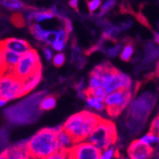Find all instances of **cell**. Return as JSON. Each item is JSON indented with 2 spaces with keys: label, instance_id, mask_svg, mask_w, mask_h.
Instances as JSON below:
<instances>
[{
  "label": "cell",
  "instance_id": "6da1fadb",
  "mask_svg": "<svg viewBox=\"0 0 159 159\" xmlns=\"http://www.w3.org/2000/svg\"><path fill=\"white\" fill-rule=\"evenodd\" d=\"M100 120V116L96 113L83 111L70 115L62 128L73 137L75 143H78L87 140Z\"/></svg>",
  "mask_w": 159,
  "mask_h": 159
},
{
  "label": "cell",
  "instance_id": "7a4b0ae2",
  "mask_svg": "<svg viewBox=\"0 0 159 159\" xmlns=\"http://www.w3.org/2000/svg\"><path fill=\"white\" fill-rule=\"evenodd\" d=\"M26 148L29 155L34 159H46L59 151L56 134L52 128L42 129L34 134L27 140Z\"/></svg>",
  "mask_w": 159,
  "mask_h": 159
},
{
  "label": "cell",
  "instance_id": "3957f363",
  "mask_svg": "<svg viewBox=\"0 0 159 159\" xmlns=\"http://www.w3.org/2000/svg\"><path fill=\"white\" fill-rule=\"evenodd\" d=\"M94 69L101 76L102 89L107 94L121 90H133V79L128 75L115 70L110 64L105 63Z\"/></svg>",
  "mask_w": 159,
  "mask_h": 159
},
{
  "label": "cell",
  "instance_id": "277c9868",
  "mask_svg": "<svg viewBox=\"0 0 159 159\" xmlns=\"http://www.w3.org/2000/svg\"><path fill=\"white\" fill-rule=\"evenodd\" d=\"M116 128L112 122L100 120L86 141L99 151H103L113 145L116 141Z\"/></svg>",
  "mask_w": 159,
  "mask_h": 159
},
{
  "label": "cell",
  "instance_id": "5b68a950",
  "mask_svg": "<svg viewBox=\"0 0 159 159\" xmlns=\"http://www.w3.org/2000/svg\"><path fill=\"white\" fill-rule=\"evenodd\" d=\"M39 70H41L39 55L35 50L31 49L28 52L20 56L18 63L14 67L11 73L18 79L23 81Z\"/></svg>",
  "mask_w": 159,
  "mask_h": 159
},
{
  "label": "cell",
  "instance_id": "8992f818",
  "mask_svg": "<svg viewBox=\"0 0 159 159\" xmlns=\"http://www.w3.org/2000/svg\"><path fill=\"white\" fill-rule=\"evenodd\" d=\"M133 90H121L108 93L104 99L105 109L111 116L121 113L132 102Z\"/></svg>",
  "mask_w": 159,
  "mask_h": 159
},
{
  "label": "cell",
  "instance_id": "52a82bcc",
  "mask_svg": "<svg viewBox=\"0 0 159 159\" xmlns=\"http://www.w3.org/2000/svg\"><path fill=\"white\" fill-rule=\"evenodd\" d=\"M22 96V81L11 71L0 74V98L6 102Z\"/></svg>",
  "mask_w": 159,
  "mask_h": 159
},
{
  "label": "cell",
  "instance_id": "ba28073f",
  "mask_svg": "<svg viewBox=\"0 0 159 159\" xmlns=\"http://www.w3.org/2000/svg\"><path fill=\"white\" fill-rule=\"evenodd\" d=\"M100 152L87 141L75 143V145L69 151L70 159H98Z\"/></svg>",
  "mask_w": 159,
  "mask_h": 159
},
{
  "label": "cell",
  "instance_id": "9c48e42d",
  "mask_svg": "<svg viewBox=\"0 0 159 159\" xmlns=\"http://www.w3.org/2000/svg\"><path fill=\"white\" fill-rule=\"evenodd\" d=\"M0 46L3 50L12 52L18 55H23L31 50L30 44L24 39L20 38H8L0 43Z\"/></svg>",
  "mask_w": 159,
  "mask_h": 159
},
{
  "label": "cell",
  "instance_id": "30bf717a",
  "mask_svg": "<svg viewBox=\"0 0 159 159\" xmlns=\"http://www.w3.org/2000/svg\"><path fill=\"white\" fill-rule=\"evenodd\" d=\"M153 150L146 147L136 140L134 141L128 149V155L129 159H150L152 156Z\"/></svg>",
  "mask_w": 159,
  "mask_h": 159
},
{
  "label": "cell",
  "instance_id": "8fae6325",
  "mask_svg": "<svg viewBox=\"0 0 159 159\" xmlns=\"http://www.w3.org/2000/svg\"><path fill=\"white\" fill-rule=\"evenodd\" d=\"M26 145H27V141L24 144H20V143L16 144V145L7 149L3 152V154L6 157V159H23L29 156Z\"/></svg>",
  "mask_w": 159,
  "mask_h": 159
},
{
  "label": "cell",
  "instance_id": "7c38bea8",
  "mask_svg": "<svg viewBox=\"0 0 159 159\" xmlns=\"http://www.w3.org/2000/svg\"><path fill=\"white\" fill-rule=\"evenodd\" d=\"M56 137H57V142H58L59 150L69 152L75 145V142L73 139V137H71L66 131H64L63 129L56 134Z\"/></svg>",
  "mask_w": 159,
  "mask_h": 159
},
{
  "label": "cell",
  "instance_id": "4fadbf2b",
  "mask_svg": "<svg viewBox=\"0 0 159 159\" xmlns=\"http://www.w3.org/2000/svg\"><path fill=\"white\" fill-rule=\"evenodd\" d=\"M41 80V70L35 71L34 75L22 81V96L27 93L33 91Z\"/></svg>",
  "mask_w": 159,
  "mask_h": 159
},
{
  "label": "cell",
  "instance_id": "5bb4252c",
  "mask_svg": "<svg viewBox=\"0 0 159 159\" xmlns=\"http://www.w3.org/2000/svg\"><path fill=\"white\" fill-rule=\"evenodd\" d=\"M19 59H20V55L7 50H3V61L7 71H11V73L14 67L18 63Z\"/></svg>",
  "mask_w": 159,
  "mask_h": 159
},
{
  "label": "cell",
  "instance_id": "9a60e30c",
  "mask_svg": "<svg viewBox=\"0 0 159 159\" xmlns=\"http://www.w3.org/2000/svg\"><path fill=\"white\" fill-rule=\"evenodd\" d=\"M30 30H31L32 34L34 35V37L37 41H39V42H44L48 30H46L45 28H43L41 26V24H38V23H33V24H31L30 25Z\"/></svg>",
  "mask_w": 159,
  "mask_h": 159
},
{
  "label": "cell",
  "instance_id": "2e32d148",
  "mask_svg": "<svg viewBox=\"0 0 159 159\" xmlns=\"http://www.w3.org/2000/svg\"><path fill=\"white\" fill-rule=\"evenodd\" d=\"M86 102L91 110L95 111H103L105 110V104L103 100H100L98 98H95L92 95L86 94Z\"/></svg>",
  "mask_w": 159,
  "mask_h": 159
},
{
  "label": "cell",
  "instance_id": "e0dca14e",
  "mask_svg": "<svg viewBox=\"0 0 159 159\" xmlns=\"http://www.w3.org/2000/svg\"><path fill=\"white\" fill-rule=\"evenodd\" d=\"M138 141L142 144V145L152 149V146L158 144V141H159L158 134H155V133H152V132L147 133L146 134H144L143 136H141L138 139Z\"/></svg>",
  "mask_w": 159,
  "mask_h": 159
},
{
  "label": "cell",
  "instance_id": "ac0fdd59",
  "mask_svg": "<svg viewBox=\"0 0 159 159\" xmlns=\"http://www.w3.org/2000/svg\"><path fill=\"white\" fill-rule=\"evenodd\" d=\"M54 17L55 16L50 11V10H39V11H34L33 21H34V23L41 24V22L52 20Z\"/></svg>",
  "mask_w": 159,
  "mask_h": 159
},
{
  "label": "cell",
  "instance_id": "d6986e66",
  "mask_svg": "<svg viewBox=\"0 0 159 159\" xmlns=\"http://www.w3.org/2000/svg\"><path fill=\"white\" fill-rule=\"evenodd\" d=\"M56 106V98L52 95H46L45 97H43L42 100L40 101L39 108L41 111H51Z\"/></svg>",
  "mask_w": 159,
  "mask_h": 159
},
{
  "label": "cell",
  "instance_id": "ffe728a7",
  "mask_svg": "<svg viewBox=\"0 0 159 159\" xmlns=\"http://www.w3.org/2000/svg\"><path fill=\"white\" fill-rule=\"evenodd\" d=\"M97 88H102V81H101V76L93 71H92V74L90 75L89 81H88V88L87 91H92Z\"/></svg>",
  "mask_w": 159,
  "mask_h": 159
},
{
  "label": "cell",
  "instance_id": "44dd1931",
  "mask_svg": "<svg viewBox=\"0 0 159 159\" xmlns=\"http://www.w3.org/2000/svg\"><path fill=\"white\" fill-rule=\"evenodd\" d=\"M134 45L132 43H128L126 44L124 47H122L121 51H120V57L123 61H129L131 58L134 55Z\"/></svg>",
  "mask_w": 159,
  "mask_h": 159
},
{
  "label": "cell",
  "instance_id": "7402d4cb",
  "mask_svg": "<svg viewBox=\"0 0 159 159\" xmlns=\"http://www.w3.org/2000/svg\"><path fill=\"white\" fill-rule=\"evenodd\" d=\"M3 6L11 11H19L24 9V3L21 0H3Z\"/></svg>",
  "mask_w": 159,
  "mask_h": 159
},
{
  "label": "cell",
  "instance_id": "603a6c76",
  "mask_svg": "<svg viewBox=\"0 0 159 159\" xmlns=\"http://www.w3.org/2000/svg\"><path fill=\"white\" fill-rule=\"evenodd\" d=\"M116 4V0H106V1L101 4V7H100V11L98 12L97 16H102L104 14H106L107 12H109L114 6Z\"/></svg>",
  "mask_w": 159,
  "mask_h": 159
},
{
  "label": "cell",
  "instance_id": "cb8c5ba5",
  "mask_svg": "<svg viewBox=\"0 0 159 159\" xmlns=\"http://www.w3.org/2000/svg\"><path fill=\"white\" fill-rule=\"evenodd\" d=\"M116 155V150L114 147H109L100 152V155L98 159H113Z\"/></svg>",
  "mask_w": 159,
  "mask_h": 159
},
{
  "label": "cell",
  "instance_id": "d4e9b609",
  "mask_svg": "<svg viewBox=\"0 0 159 159\" xmlns=\"http://www.w3.org/2000/svg\"><path fill=\"white\" fill-rule=\"evenodd\" d=\"M119 32H120V29H119V28L109 24V25H107V27L104 29L103 35H104V37H106V38H112L113 36L117 35V34H118Z\"/></svg>",
  "mask_w": 159,
  "mask_h": 159
},
{
  "label": "cell",
  "instance_id": "484cf974",
  "mask_svg": "<svg viewBox=\"0 0 159 159\" xmlns=\"http://www.w3.org/2000/svg\"><path fill=\"white\" fill-rule=\"evenodd\" d=\"M52 61L55 67H61L64 65V63L66 61V56L63 52H57V53L53 54Z\"/></svg>",
  "mask_w": 159,
  "mask_h": 159
},
{
  "label": "cell",
  "instance_id": "4316f807",
  "mask_svg": "<svg viewBox=\"0 0 159 159\" xmlns=\"http://www.w3.org/2000/svg\"><path fill=\"white\" fill-rule=\"evenodd\" d=\"M86 94H89V95H92L95 98H98L100 100H103L105 99L107 93H105V91L102 89V88H97V89H94V90H92V91H87L86 92Z\"/></svg>",
  "mask_w": 159,
  "mask_h": 159
},
{
  "label": "cell",
  "instance_id": "83f0119b",
  "mask_svg": "<svg viewBox=\"0 0 159 159\" xmlns=\"http://www.w3.org/2000/svg\"><path fill=\"white\" fill-rule=\"evenodd\" d=\"M56 38H57V31H55V30H48L45 40H44V43L46 45H51L52 46L53 43L56 41Z\"/></svg>",
  "mask_w": 159,
  "mask_h": 159
},
{
  "label": "cell",
  "instance_id": "f1b7e54d",
  "mask_svg": "<svg viewBox=\"0 0 159 159\" xmlns=\"http://www.w3.org/2000/svg\"><path fill=\"white\" fill-rule=\"evenodd\" d=\"M121 49H122V46L120 44H115V45H113V46L106 49L105 50V52L110 57H114V56H116L120 52Z\"/></svg>",
  "mask_w": 159,
  "mask_h": 159
},
{
  "label": "cell",
  "instance_id": "f546056e",
  "mask_svg": "<svg viewBox=\"0 0 159 159\" xmlns=\"http://www.w3.org/2000/svg\"><path fill=\"white\" fill-rule=\"evenodd\" d=\"M46 159H70V153L69 152L59 150L58 152H54L53 154L48 156Z\"/></svg>",
  "mask_w": 159,
  "mask_h": 159
},
{
  "label": "cell",
  "instance_id": "4dcf8cb0",
  "mask_svg": "<svg viewBox=\"0 0 159 159\" xmlns=\"http://www.w3.org/2000/svg\"><path fill=\"white\" fill-rule=\"evenodd\" d=\"M101 0H91V1L88 2V9L90 11V12L93 13L96 11H98L101 7Z\"/></svg>",
  "mask_w": 159,
  "mask_h": 159
},
{
  "label": "cell",
  "instance_id": "1f68e13d",
  "mask_svg": "<svg viewBox=\"0 0 159 159\" xmlns=\"http://www.w3.org/2000/svg\"><path fill=\"white\" fill-rule=\"evenodd\" d=\"M43 55H44L45 59L47 61H52V57H53V51L52 48H50L49 46H46L43 48Z\"/></svg>",
  "mask_w": 159,
  "mask_h": 159
},
{
  "label": "cell",
  "instance_id": "d6a6232c",
  "mask_svg": "<svg viewBox=\"0 0 159 159\" xmlns=\"http://www.w3.org/2000/svg\"><path fill=\"white\" fill-rule=\"evenodd\" d=\"M62 20H63V22H64V27H63V28H64V30L67 32L68 34H70L71 32H73V24H71V22H70V19H68V18H66V17H63Z\"/></svg>",
  "mask_w": 159,
  "mask_h": 159
},
{
  "label": "cell",
  "instance_id": "836d02e7",
  "mask_svg": "<svg viewBox=\"0 0 159 159\" xmlns=\"http://www.w3.org/2000/svg\"><path fill=\"white\" fill-rule=\"evenodd\" d=\"M158 129H159V119H158V116H156L155 119L152 123V131L151 132L157 134L158 133Z\"/></svg>",
  "mask_w": 159,
  "mask_h": 159
},
{
  "label": "cell",
  "instance_id": "e575fe53",
  "mask_svg": "<svg viewBox=\"0 0 159 159\" xmlns=\"http://www.w3.org/2000/svg\"><path fill=\"white\" fill-rule=\"evenodd\" d=\"M5 66H4V61H3V50L0 46V73H3V70H4Z\"/></svg>",
  "mask_w": 159,
  "mask_h": 159
},
{
  "label": "cell",
  "instance_id": "d590c367",
  "mask_svg": "<svg viewBox=\"0 0 159 159\" xmlns=\"http://www.w3.org/2000/svg\"><path fill=\"white\" fill-rule=\"evenodd\" d=\"M78 4H79V0H70V2H69V5L74 9H77Z\"/></svg>",
  "mask_w": 159,
  "mask_h": 159
},
{
  "label": "cell",
  "instance_id": "8d00e7d4",
  "mask_svg": "<svg viewBox=\"0 0 159 159\" xmlns=\"http://www.w3.org/2000/svg\"><path fill=\"white\" fill-rule=\"evenodd\" d=\"M6 101L5 100H3V99H1L0 98V108H2V107H4L5 105H6Z\"/></svg>",
  "mask_w": 159,
  "mask_h": 159
},
{
  "label": "cell",
  "instance_id": "74e56055",
  "mask_svg": "<svg viewBox=\"0 0 159 159\" xmlns=\"http://www.w3.org/2000/svg\"><path fill=\"white\" fill-rule=\"evenodd\" d=\"M153 36H154V39H155V42L156 43H158V41H159V34H158V33L157 32H155L154 34H153Z\"/></svg>",
  "mask_w": 159,
  "mask_h": 159
},
{
  "label": "cell",
  "instance_id": "f35d334b",
  "mask_svg": "<svg viewBox=\"0 0 159 159\" xmlns=\"http://www.w3.org/2000/svg\"><path fill=\"white\" fill-rule=\"evenodd\" d=\"M0 159H6V157L4 156L3 153H2V154H0Z\"/></svg>",
  "mask_w": 159,
  "mask_h": 159
},
{
  "label": "cell",
  "instance_id": "ab89813d",
  "mask_svg": "<svg viewBox=\"0 0 159 159\" xmlns=\"http://www.w3.org/2000/svg\"><path fill=\"white\" fill-rule=\"evenodd\" d=\"M23 159H34V158H33V157H31L30 155H29V156H27V157H25V158H23Z\"/></svg>",
  "mask_w": 159,
  "mask_h": 159
},
{
  "label": "cell",
  "instance_id": "60d3db41",
  "mask_svg": "<svg viewBox=\"0 0 159 159\" xmlns=\"http://www.w3.org/2000/svg\"><path fill=\"white\" fill-rule=\"evenodd\" d=\"M150 159H158V158H153V157H151Z\"/></svg>",
  "mask_w": 159,
  "mask_h": 159
}]
</instances>
